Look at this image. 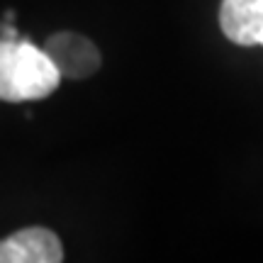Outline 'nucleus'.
Returning a JSON list of instances; mask_svg holds the SVG:
<instances>
[{
	"label": "nucleus",
	"instance_id": "f257e3e1",
	"mask_svg": "<svg viewBox=\"0 0 263 263\" xmlns=\"http://www.w3.org/2000/svg\"><path fill=\"white\" fill-rule=\"evenodd\" d=\"M59 83L61 73L44 49L29 39L0 37V100H39L54 93Z\"/></svg>",
	"mask_w": 263,
	"mask_h": 263
},
{
	"label": "nucleus",
	"instance_id": "f03ea898",
	"mask_svg": "<svg viewBox=\"0 0 263 263\" xmlns=\"http://www.w3.org/2000/svg\"><path fill=\"white\" fill-rule=\"evenodd\" d=\"M42 49H44L49 54V59L54 61V66H57L59 73H61V78H71V81L90 78V76L100 68V64H103L98 47H95L88 37L76 34V32L51 34Z\"/></svg>",
	"mask_w": 263,
	"mask_h": 263
},
{
	"label": "nucleus",
	"instance_id": "7ed1b4c3",
	"mask_svg": "<svg viewBox=\"0 0 263 263\" xmlns=\"http://www.w3.org/2000/svg\"><path fill=\"white\" fill-rule=\"evenodd\" d=\"M64 246L47 227H27L0 241V263H59Z\"/></svg>",
	"mask_w": 263,
	"mask_h": 263
},
{
	"label": "nucleus",
	"instance_id": "20e7f679",
	"mask_svg": "<svg viewBox=\"0 0 263 263\" xmlns=\"http://www.w3.org/2000/svg\"><path fill=\"white\" fill-rule=\"evenodd\" d=\"M219 29L232 44L263 47V0H222Z\"/></svg>",
	"mask_w": 263,
	"mask_h": 263
}]
</instances>
